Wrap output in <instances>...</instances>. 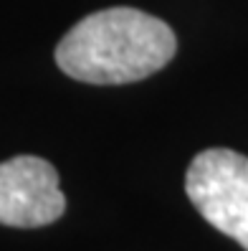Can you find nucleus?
Segmentation results:
<instances>
[{"label": "nucleus", "mask_w": 248, "mask_h": 251, "mask_svg": "<svg viewBox=\"0 0 248 251\" xmlns=\"http://www.w3.org/2000/svg\"><path fill=\"white\" fill-rule=\"evenodd\" d=\"M185 193L213 228L248 251V157L210 147L193 157L185 175Z\"/></svg>", "instance_id": "nucleus-2"}, {"label": "nucleus", "mask_w": 248, "mask_h": 251, "mask_svg": "<svg viewBox=\"0 0 248 251\" xmlns=\"http://www.w3.org/2000/svg\"><path fill=\"white\" fill-rule=\"evenodd\" d=\"M66 211L58 173L48 160L16 155L0 162V224L13 228H41Z\"/></svg>", "instance_id": "nucleus-3"}, {"label": "nucleus", "mask_w": 248, "mask_h": 251, "mask_svg": "<svg viewBox=\"0 0 248 251\" xmlns=\"http://www.w3.org/2000/svg\"><path fill=\"white\" fill-rule=\"evenodd\" d=\"M178 38L172 28L137 8H107L81 18L58 41L56 64L86 84H129L165 69Z\"/></svg>", "instance_id": "nucleus-1"}]
</instances>
